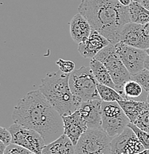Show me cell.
I'll return each mask as SVG.
<instances>
[{
	"label": "cell",
	"instance_id": "cell-1",
	"mask_svg": "<svg viewBox=\"0 0 149 154\" xmlns=\"http://www.w3.org/2000/svg\"><path fill=\"white\" fill-rule=\"evenodd\" d=\"M14 123L33 129L48 144L64 134L62 116L51 105L39 90L24 96L12 113Z\"/></svg>",
	"mask_w": 149,
	"mask_h": 154
},
{
	"label": "cell",
	"instance_id": "cell-2",
	"mask_svg": "<svg viewBox=\"0 0 149 154\" xmlns=\"http://www.w3.org/2000/svg\"><path fill=\"white\" fill-rule=\"evenodd\" d=\"M78 11L113 45L120 42L122 29L131 22L129 8L118 0H82Z\"/></svg>",
	"mask_w": 149,
	"mask_h": 154
},
{
	"label": "cell",
	"instance_id": "cell-3",
	"mask_svg": "<svg viewBox=\"0 0 149 154\" xmlns=\"http://www.w3.org/2000/svg\"><path fill=\"white\" fill-rule=\"evenodd\" d=\"M69 77L70 74L60 72L48 73L41 80L39 87V91L62 116L73 113L82 103L71 92Z\"/></svg>",
	"mask_w": 149,
	"mask_h": 154
},
{
	"label": "cell",
	"instance_id": "cell-4",
	"mask_svg": "<svg viewBox=\"0 0 149 154\" xmlns=\"http://www.w3.org/2000/svg\"><path fill=\"white\" fill-rule=\"evenodd\" d=\"M97 81L91 67L82 66L70 74L69 85L73 94L81 102L100 99Z\"/></svg>",
	"mask_w": 149,
	"mask_h": 154
},
{
	"label": "cell",
	"instance_id": "cell-5",
	"mask_svg": "<svg viewBox=\"0 0 149 154\" xmlns=\"http://www.w3.org/2000/svg\"><path fill=\"white\" fill-rule=\"evenodd\" d=\"M95 59L106 67L116 86V91L123 96V88L131 79V75L118 56L114 45H108L96 56Z\"/></svg>",
	"mask_w": 149,
	"mask_h": 154
},
{
	"label": "cell",
	"instance_id": "cell-6",
	"mask_svg": "<svg viewBox=\"0 0 149 154\" xmlns=\"http://www.w3.org/2000/svg\"><path fill=\"white\" fill-rule=\"evenodd\" d=\"M111 140L102 128H88L75 145L76 154H110Z\"/></svg>",
	"mask_w": 149,
	"mask_h": 154
},
{
	"label": "cell",
	"instance_id": "cell-7",
	"mask_svg": "<svg viewBox=\"0 0 149 154\" xmlns=\"http://www.w3.org/2000/svg\"><path fill=\"white\" fill-rule=\"evenodd\" d=\"M131 122L118 102H102V128L110 138L124 131Z\"/></svg>",
	"mask_w": 149,
	"mask_h": 154
},
{
	"label": "cell",
	"instance_id": "cell-8",
	"mask_svg": "<svg viewBox=\"0 0 149 154\" xmlns=\"http://www.w3.org/2000/svg\"><path fill=\"white\" fill-rule=\"evenodd\" d=\"M8 130L12 135V143L22 146L35 154H42L46 145L39 133L33 129L14 123Z\"/></svg>",
	"mask_w": 149,
	"mask_h": 154
},
{
	"label": "cell",
	"instance_id": "cell-9",
	"mask_svg": "<svg viewBox=\"0 0 149 154\" xmlns=\"http://www.w3.org/2000/svg\"><path fill=\"white\" fill-rule=\"evenodd\" d=\"M114 45L118 56L131 76L145 69V61L148 57L145 50L129 46L123 42H118Z\"/></svg>",
	"mask_w": 149,
	"mask_h": 154
},
{
	"label": "cell",
	"instance_id": "cell-10",
	"mask_svg": "<svg viewBox=\"0 0 149 154\" xmlns=\"http://www.w3.org/2000/svg\"><path fill=\"white\" fill-rule=\"evenodd\" d=\"M145 150L129 127H127L122 134L113 138L110 144V154H135Z\"/></svg>",
	"mask_w": 149,
	"mask_h": 154
},
{
	"label": "cell",
	"instance_id": "cell-11",
	"mask_svg": "<svg viewBox=\"0 0 149 154\" xmlns=\"http://www.w3.org/2000/svg\"><path fill=\"white\" fill-rule=\"evenodd\" d=\"M120 42L145 51L149 48V36L143 25L129 22L122 29Z\"/></svg>",
	"mask_w": 149,
	"mask_h": 154
},
{
	"label": "cell",
	"instance_id": "cell-12",
	"mask_svg": "<svg viewBox=\"0 0 149 154\" xmlns=\"http://www.w3.org/2000/svg\"><path fill=\"white\" fill-rule=\"evenodd\" d=\"M110 44V42L105 36L97 30L92 29L89 37L79 44L78 51L82 57L92 59Z\"/></svg>",
	"mask_w": 149,
	"mask_h": 154
},
{
	"label": "cell",
	"instance_id": "cell-13",
	"mask_svg": "<svg viewBox=\"0 0 149 154\" xmlns=\"http://www.w3.org/2000/svg\"><path fill=\"white\" fill-rule=\"evenodd\" d=\"M102 102L100 99L82 102L78 108L88 128H102Z\"/></svg>",
	"mask_w": 149,
	"mask_h": 154
},
{
	"label": "cell",
	"instance_id": "cell-14",
	"mask_svg": "<svg viewBox=\"0 0 149 154\" xmlns=\"http://www.w3.org/2000/svg\"><path fill=\"white\" fill-rule=\"evenodd\" d=\"M62 121L64 125V134L69 138L75 146L82 135L88 129L87 125L78 110L70 115L63 116Z\"/></svg>",
	"mask_w": 149,
	"mask_h": 154
},
{
	"label": "cell",
	"instance_id": "cell-15",
	"mask_svg": "<svg viewBox=\"0 0 149 154\" xmlns=\"http://www.w3.org/2000/svg\"><path fill=\"white\" fill-rule=\"evenodd\" d=\"M69 25L70 36L78 44L85 41L92 30L88 21L79 13L71 19Z\"/></svg>",
	"mask_w": 149,
	"mask_h": 154
},
{
	"label": "cell",
	"instance_id": "cell-16",
	"mask_svg": "<svg viewBox=\"0 0 149 154\" xmlns=\"http://www.w3.org/2000/svg\"><path fill=\"white\" fill-rule=\"evenodd\" d=\"M42 154H76L75 146L71 140L63 134L43 149Z\"/></svg>",
	"mask_w": 149,
	"mask_h": 154
},
{
	"label": "cell",
	"instance_id": "cell-17",
	"mask_svg": "<svg viewBox=\"0 0 149 154\" xmlns=\"http://www.w3.org/2000/svg\"><path fill=\"white\" fill-rule=\"evenodd\" d=\"M90 67H91L97 82L99 84L104 85L110 87L116 90V86L110 76V73L107 70L106 67L102 62L94 58L91 59Z\"/></svg>",
	"mask_w": 149,
	"mask_h": 154
},
{
	"label": "cell",
	"instance_id": "cell-18",
	"mask_svg": "<svg viewBox=\"0 0 149 154\" xmlns=\"http://www.w3.org/2000/svg\"><path fill=\"white\" fill-rule=\"evenodd\" d=\"M118 103L132 123L135 122L139 113L148 104L146 102H139L133 99H123L118 101Z\"/></svg>",
	"mask_w": 149,
	"mask_h": 154
},
{
	"label": "cell",
	"instance_id": "cell-19",
	"mask_svg": "<svg viewBox=\"0 0 149 154\" xmlns=\"http://www.w3.org/2000/svg\"><path fill=\"white\" fill-rule=\"evenodd\" d=\"M131 22L145 25L149 22V11L139 2L133 1L129 6Z\"/></svg>",
	"mask_w": 149,
	"mask_h": 154
},
{
	"label": "cell",
	"instance_id": "cell-20",
	"mask_svg": "<svg viewBox=\"0 0 149 154\" xmlns=\"http://www.w3.org/2000/svg\"><path fill=\"white\" fill-rule=\"evenodd\" d=\"M97 91L101 100L103 102H118L124 99L116 90L110 87L97 83Z\"/></svg>",
	"mask_w": 149,
	"mask_h": 154
},
{
	"label": "cell",
	"instance_id": "cell-21",
	"mask_svg": "<svg viewBox=\"0 0 149 154\" xmlns=\"http://www.w3.org/2000/svg\"><path fill=\"white\" fill-rule=\"evenodd\" d=\"M143 88L139 83L135 80L131 79L125 84L123 88V96L124 99H131L139 97L142 94Z\"/></svg>",
	"mask_w": 149,
	"mask_h": 154
},
{
	"label": "cell",
	"instance_id": "cell-22",
	"mask_svg": "<svg viewBox=\"0 0 149 154\" xmlns=\"http://www.w3.org/2000/svg\"><path fill=\"white\" fill-rule=\"evenodd\" d=\"M134 124L142 131L149 133V104L141 111Z\"/></svg>",
	"mask_w": 149,
	"mask_h": 154
},
{
	"label": "cell",
	"instance_id": "cell-23",
	"mask_svg": "<svg viewBox=\"0 0 149 154\" xmlns=\"http://www.w3.org/2000/svg\"><path fill=\"white\" fill-rule=\"evenodd\" d=\"M128 127H129L134 131L145 150H149V133L141 130L132 122H130Z\"/></svg>",
	"mask_w": 149,
	"mask_h": 154
},
{
	"label": "cell",
	"instance_id": "cell-24",
	"mask_svg": "<svg viewBox=\"0 0 149 154\" xmlns=\"http://www.w3.org/2000/svg\"><path fill=\"white\" fill-rule=\"evenodd\" d=\"M131 79L139 83L144 91L149 94V70L143 69L139 73L131 76Z\"/></svg>",
	"mask_w": 149,
	"mask_h": 154
},
{
	"label": "cell",
	"instance_id": "cell-25",
	"mask_svg": "<svg viewBox=\"0 0 149 154\" xmlns=\"http://www.w3.org/2000/svg\"><path fill=\"white\" fill-rule=\"evenodd\" d=\"M59 67H60V71L62 73L70 74L75 69L74 62L70 60H65L63 59H59L56 62Z\"/></svg>",
	"mask_w": 149,
	"mask_h": 154
},
{
	"label": "cell",
	"instance_id": "cell-26",
	"mask_svg": "<svg viewBox=\"0 0 149 154\" xmlns=\"http://www.w3.org/2000/svg\"><path fill=\"white\" fill-rule=\"evenodd\" d=\"M4 154H35L33 152L30 151L28 149L17 145V144L11 143L6 147Z\"/></svg>",
	"mask_w": 149,
	"mask_h": 154
},
{
	"label": "cell",
	"instance_id": "cell-27",
	"mask_svg": "<svg viewBox=\"0 0 149 154\" xmlns=\"http://www.w3.org/2000/svg\"><path fill=\"white\" fill-rule=\"evenodd\" d=\"M0 140L6 146H8L12 143V135L8 129L0 128Z\"/></svg>",
	"mask_w": 149,
	"mask_h": 154
},
{
	"label": "cell",
	"instance_id": "cell-28",
	"mask_svg": "<svg viewBox=\"0 0 149 154\" xmlns=\"http://www.w3.org/2000/svg\"><path fill=\"white\" fill-rule=\"evenodd\" d=\"M118 2H119L122 5L126 6V7H129L133 1L132 0H118Z\"/></svg>",
	"mask_w": 149,
	"mask_h": 154
},
{
	"label": "cell",
	"instance_id": "cell-29",
	"mask_svg": "<svg viewBox=\"0 0 149 154\" xmlns=\"http://www.w3.org/2000/svg\"><path fill=\"white\" fill-rule=\"evenodd\" d=\"M6 147H7V146L3 143L2 142H0V150H1V153H0V154H4L5 150L6 149Z\"/></svg>",
	"mask_w": 149,
	"mask_h": 154
},
{
	"label": "cell",
	"instance_id": "cell-30",
	"mask_svg": "<svg viewBox=\"0 0 149 154\" xmlns=\"http://www.w3.org/2000/svg\"><path fill=\"white\" fill-rule=\"evenodd\" d=\"M141 4L144 6L146 9H148L149 11V0H142L141 2Z\"/></svg>",
	"mask_w": 149,
	"mask_h": 154
},
{
	"label": "cell",
	"instance_id": "cell-31",
	"mask_svg": "<svg viewBox=\"0 0 149 154\" xmlns=\"http://www.w3.org/2000/svg\"><path fill=\"white\" fill-rule=\"evenodd\" d=\"M145 68L149 70V57H148V56L146 57V59H145Z\"/></svg>",
	"mask_w": 149,
	"mask_h": 154
},
{
	"label": "cell",
	"instance_id": "cell-32",
	"mask_svg": "<svg viewBox=\"0 0 149 154\" xmlns=\"http://www.w3.org/2000/svg\"><path fill=\"white\" fill-rule=\"evenodd\" d=\"M143 27H144V29H145V32L147 33V34L149 36V22L145 24V25H143Z\"/></svg>",
	"mask_w": 149,
	"mask_h": 154
},
{
	"label": "cell",
	"instance_id": "cell-33",
	"mask_svg": "<svg viewBox=\"0 0 149 154\" xmlns=\"http://www.w3.org/2000/svg\"><path fill=\"white\" fill-rule=\"evenodd\" d=\"M135 154H149V150H143V151L140 152V153H135Z\"/></svg>",
	"mask_w": 149,
	"mask_h": 154
},
{
	"label": "cell",
	"instance_id": "cell-34",
	"mask_svg": "<svg viewBox=\"0 0 149 154\" xmlns=\"http://www.w3.org/2000/svg\"><path fill=\"white\" fill-rule=\"evenodd\" d=\"M146 102L147 103H148L149 104V94H148V96H147V97H146Z\"/></svg>",
	"mask_w": 149,
	"mask_h": 154
},
{
	"label": "cell",
	"instance_id": "cell-35",
	"mask_svg": "<svg viewBox=\"0 0 149 154\" xmlns=\"http://www.w3.org/2000/svg\"><path fill=\"white\" fill-rule=\"evenodd\" d=\"M145 52H146L147 55H148V57H149V48H148V49H147V50H145Z\"/></svg>",
	"mask_w": 149,
	"mask_h": 154
},
{
	"label": "cell",
	"instance_id": "cell-36",
	"mask_svg": "<svg viewBox=\"0 0 149 154\" xmlns=\"http://www.w3.org/2000/svg\"><path fill=\"white\" fill-rule=\"evenodd\" d=\"M132 1H134V2H139V0H132Z\"/></svg>",
	"mask_w": 149,
	"mask_h": 154
},
{
	"label": "cell",
	"instance_id": "cell-37",
	"mask_svg": "<svg viewBox=\"0 0 149 154\" xmlns=\"http://www.w3.org/2000/svg\"><path fill=\"white\" fill-rule=\"evenodd\" d=\"M139 2H142V0H139Z\"/></svg>",
	"mask_w": 149,
	"mask_h": 154
}]
</instances>
